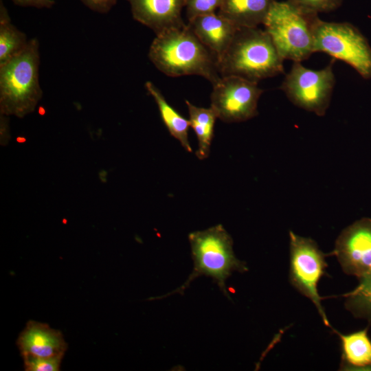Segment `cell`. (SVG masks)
I'll return each mask as SVG.
<instances>
[{
  "label": "cell",
  "mask_w": 371,
  "mask_h": 371,
  "mask_svg": "<svg viewBox=\"0 0 371 371\" xmlns=\"http://www.w3.org/2000/svg\"><path fill=\"white\" fill-rule=\"evenodd\" d=\"M145 87L154 98L162 121L170 135L181 143L186 151L191 153L192 149L188 140V130L190 126L189 120L183 117L168 103L160 90L153 82H146Z\"/></svg>",
  "instance_id": "obj_15"
},
{
  "label": "cell",
  "mask_w": 371,
  "mask_h": 371,
  "mask_svg": "<svg viewBox=\"0 0 371 371\" xmlns=\"http://www.w3.org/2000/svg\"><path fill=\"white\" fill-rule=\"evenodd\" d=\"M187 25L218 58L227 49L239 28L218 13L196 16L188 21Z\"/></svg>",
  "instance_id": "obj_13"
},
{
  "label": "cell",
  "mask_w": 371,
  "mask_h": 371,
  "mask_svg": "<svg viewBox=\"0 0 371 371\" xmlns=\"http://www.w3.org/2000/svg\"><path fill=\"white\" fill-rule=\"evenodd\" d=\"M284 59L271 36L257 27H239L218 58L221 77L238 76L258 82L284 73Z\"/></svg>",
  "instance_id": "obj_2"
},
{
  "label": "cell",
  "mask_w": 371,
  "mask_h": 371,
  "mask_svg": "<svg viewBox=\"0 0 371 371\" xmlns=\"http://www.w3.org/2000/svg\"><path fill=\"white\" fill-rule=\"evenodd\" d=\"M222 0H187L186 16L188 21L196 16L215 13L220 8Z\"/></svg>",
  "instance_id": "obj_21"
},
{
  "label": "cell",
  "mask_w": 371,
  "mask_h": 371,
  "mask_svg": "<svg viewBox=\"0 0 371 371\" xmlns=\"http://www.w3.org/2000/svg\"><path fill=\"white\" fill-rule=\"evenodd\" d=\"M314 53L324 52L371 78V47L357 27L348 22H327L318 18L314 26Z\"/></svg>",
  "instance_id": "obj_6"
},
{
  "label": "cell",
  "mask_w": 371,
  "mask_h": 371,
  "mask_svg": "<svg viewBox=\"0 0 371 371\" xmlns=\"http://www.w3.org/2000/svg\"><path fill=\"white\" fill-rule=\"evenodd\" d=\"M134 20L156 34L186 25L181 14L187 0H126Z\"/></svg>",
  "instance_id": "obj_11"
},
{
  "label": "cell",
  "mask_w": 371,
  "mask_h": 371,
  "mask_svg": "<svg viewBox=\"0 0 371 371\" xmlns=\"http://www.w3.org/2000/svg\"><path fill=\"white\" fill-rule=\"evenodd\" d=\"M276 0H222L218 14L238 27L263 24Z\"/></svg>",
  "instance_id": "obj_14"
},
{
  "label": "cell",
  "mask_w": 371,
  "mask_h": 371,
  "mask_svg": "<svg viewBox=\"0 0 371 371\" xmlns=\"http://www.w3.org/2000/svg\"><path fill=\"white\" fill-rule=\"evenodd\" d=\"M318 18L288 1L276 0L263 25L284 60L302 62L314 53L313 32Z\"/></svg>",
  "instance_id": "obj_5"
},
{
  "label": "cell",
  "mask_w": 371,
  "mask_h": 371,
  "mask_svg": "<svg viewBox=\"0 0 371 371\" xmlns=\"http://www.w3.org/2000/svg\"><path fill=\"white\" fill-rule=\"evenodd\" d=\"M40 51L37 38L0 65V113L23 117L32 113L43 91L39 82Z\"/></svg>",
  "instance_id": "obj_3"
},
{
  "label": "cell",
  "mask_w": 371,
  "mask_h": 371,
  "mask_svg": "<svg viewBox=\"0 0 371 371\" xmlns=\"http://www.w3.org/2000/svg\"><path fill=\"white\" fill-rule=\"evenodd\" d=\"M345 297L346 308L356 317L371 318V275L361 279L356 289Z\"/></svg>",
  "instance_id": "obj_19"
},
{
  "label": "cell",
  "mask_w": 371,
  "mask_h": 371,
  "mask_svg": "<svg viewBox=\"0 0 371 371\" xmlns=\"http://www.w3.org/2000/svg\"><path fill=\"white\" fill-rule=\"evenodd\" d=\"M14 3L23 7L51 8L55 3L54 0H12Z\"/></svg>",
  "instance_id": "obj_24"
},
{
  "label": "cell",
  "mask_w": 371,
  "mask_h": 371,
  "mask_svg": "<svg viewBox=\"0 0 371 371\" xmlns=\"http://www.w3.org/2000/svg\"><path fill=\"white\" fill-rule=\"evenodd\" d=\"M290 282L314 304L325 325L330 326L321 303L317 285L327 266L325 256L317 243L289 232Z\"/></svg>",
  "instance_id": "obj_8"
},
{
  "label": "cell",
  "mask_w": 371,
  "mask_h": 371,
  "mask_svg": "<svg viewBox=\"0 0 371 371\" xmlns=\"http://www.w3.org/2000/svg\"><path fill=\"white\" fill-rule=\"evenodd\" d=\"M335 60L333 58L319 70L306 68L301 62H293L280 89L295 106L317 115H324L335 85L333 69Z\"/></svg>",
  "instance_id": "obj_7"
},
{
  "label": "cell",
  "mask_w": 371,
  "mask_h": 371,
  "mask_svg": "<svg viewBox=\"0 0 371 371\" xmlns=\"http://www.w3.org/2000/svg\"><path fill=\"white\" fill-rule=\"evenodd\" d=\"M342 348V360L345 367L350 368H371V341L367 329L348 335L339 334Z\"/></svg>",
  "instance_id": "obj_17"
},
{
  "label": "cell",
  "mask_w": 371,
  "mask_h": 371,
  "mask_svg": "<svg viewBox=\"0 0 371 371\" xmlns=\"http://www.w3.org/2000/svg\"><path fill=\"white\" fill-rule=\"evenodd\" d=\"M148 58L157 69L171 77L198 75L212 85L221 78L218 57L186 25L156 34Z\"/></svg>",
  "instance_id": "obj_1"
},
{
  "label": "cell",
  "mask_w": 371,
  "mask_h": 371,
  "mask_svg": "<svg viewBox=\"0 0 371 371\" xmlns=\"http://www.w3.org/2000/svg\"><path fill=\"white\" fill-rule=\"evenodd\" d=\"M262 93L258 82L238 76L221 77L212 85L210 107L225 122H244L258 115V102Z\"/></svg>",
  "instance_id": "obj_9"
},
{
  "label": "cell",
  "mask_w": 371,
  "mask_h": 371,
  "mask_svg": "<svg viewBox=\"0 0 371 371\" xmlns=\"http://www.w3.org/2000/svg\"><path fill=\"white\" fill-rule=\"evenodd\" d=\"M189 113L190 126L194 130L198 139V149L196 155L200 159L209 155L211 143L214 136V127L217 116L210 108L199 107L186 100Z\"/></svg>",
  "instance_id": "obj_16"
},
{
  "label": "cell",
  "mask_w": 371,
  "mask_h": 371,
  "mask_svg": "<svg viewBox=\"0 0 371 371\" xmlns=\"http://www.w3.org/2000/svg\"><path fill=\"white\" fill-rule=\"evenodd\" d=\"M16 344L23 358H63L67 349L60 330L34 320L26 324Z\"/></svg>",
  "instance_id": "obj_12"
},
{
  "label": "cell",
  "mask_w": 371,
  "mask_h": 371,
  "mask_svg": "<svg viewBox=\"0 0 371 371\" xmlns=\"http://www.w3.org/2000/svg\"><path fill=\"white\" fill-rule=\"evenodd\" d=\"M295 7L307 12L318 14L330 12L339 8L343 0H286Z\"/></svg>",
  "instance_id": "obj_20"
},
{
  "label": "cell",
  "mask_w": 371,
  "mask_h": 371,
  "mask_svg": "<svg viewBox=\"0 0 371 371\" xmlns=\"http://www.w3.org/2000/svg\"><path fill=\"white\" fill-rule=\"evenodd\" d=\"M28 41L26 34L12 23L8 12L1 0L0 65L22 51Z\"/></svg>",
  "instance_id": "obj_18"
},
{
  "label": "cell",
  "mask_w": 371,
  "mask_h": 371,
  "mask_svg": "<svg viewBox=\"0 0 371 371\" xmlns=\"http://www.w3.org/2000/svg\"><path fill=\"white\" fill-rule=\"evenodd\" d=\"M26 371H57L60 369L63 358L23 357Z\"/></svg>",
  "instance_id": "obj_22"
},
{
  "label": "cell",
  "mask_w": 371,
  "mask_h": 371,
  "mask_svg": "<svg viewBox=\"0 0 371 371\" xmlns=\"http://www.w3.org/2000/svg\"><path fill=\"white\" fill-rule=\"evenodd\" d=\"M89 9L98 13H107L116 3L117 0H81Z\"/></svg>",
  "instance_id": "obj_23"
},
{
  "label": "cell",
  "mask_w": 371,
  "mask_h": 371,
  "mask_svg": "<svg viewBox=\"0 0 371 371\" xmlns=\"http://www.w3.org/2000/svg\"><path fill=\"white\" fill-rule=\"evenodd\" d=\"M333 254L346 273L359 280L371 275V219L361 218L344 229Z\"/></svg>",
  "instance_id": "obj_10"
},
{
  "label": "cell",
  "mask_w": 371,
  "mask_h": 371,
  "mask_svg": "<svg viewBox=\"0 0 371 371\" xmlns=\"http://www.w3.org/2000/svg\"><path fill=\"white\" fill-rule=\"evenodd\" d=\"M193 270L180 287L165 295L181 293L199 276L212 278L221 291L228 297L226 280L234 271L247 269L246 264L236 258L233 250V240L222 225L189 234Z\"/></svg>",
  "instance_id": "obj_4"
}]
</instances>
